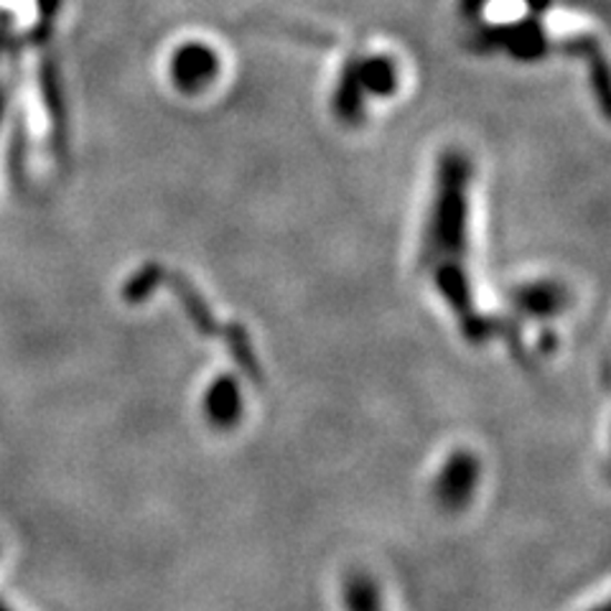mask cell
Here are the masks:
<instances>
[{
    "mask_svg": "<svg viewBox=\"0 0 611 611\" xmlns=\"http://www.w3.org/2000/svg\"><path fill=\"white\" fill-rule=\"evenodd\" d=\"M0 611H13V609H11V607H8L3 599H0Z\"/></svg>",
    "mask_w": 611,
    "mask_h": 611,
    "instance_id": "cell-11",
    "label": "cell"
},
{
    "mask_svg": "<svg viewBox=\"0 0 611 611\" xmlns=\"http://www.w3.org/2000/svg\"><path fill=\"white\" fill-rule=\"evenodd\" d=\"M166 281H169V288L174 291V296L179 304H182V312L184 316L189 318V324L194 326V332L200 334V337H220V329L222 326L217 324V318H214L212 308L206 306L204 296L196 291V286L192 281L186 278V275L182 273H166Z\"/></svg>",
    "mask_w": 611,
    "mask_h": 611,
    "instance_id": "cell-6",
    "label": "cell"
},
{
    "mask_svg": "<svg viewBox=\"0 0 611 611\" xmlns=\"http://www.w3.org/2000/svg\"><path fill=\"white\" fill-rule=\"evenodd\" d=\"M220 337L225 339L230 357L235 359V365L240 369H243V375L247 377V380L253 383L255 387H263L265 385L263 367H261V363H257V355H255L253 342H250V334H247L245 326L243 324L222 326Z\"/></svg>",
    "mask_w": 611,
    "mask_h": 611,
    "instance_id": "cell-7",
    "label": "cell"
},
{
    "mask_svg": "<svg viewBox=\"0 0 611 611\" xmlns=\"http://www.w3.org/2000/svg\"><path fill=\"white\" fill-rule=\"evenodd\" d=\"M166 268H161L159 263H145L143 268H138L131 278H128L125 288H123V298L128 304H141V301H149L153 296V291L163 286L166 281Z\"/></svg>",
    "mask_w": 611,
    "mask_h": 611,
    "instance_id": "cell-10",
    "label": "cell"
},
{
    "mask_svg": "<svg viewBox=\"0 0 611 611\" xmlns=\"http://www.w3.org/2000/svg\"><path fill=\"white\" fill-rule=\"evenodd\" d=\"M471 161L461 151H446L438 159L434 200L420 240V271L467 268Z\"/></svg>",
    "mask_w": 611,
    "mask_h": 611,
    "instance_id": "cell-1",
    "label": "cell"
},
{
    "mask_svg": "<svg viewBox=\"0 0 611 611\" xmlns=\"http://www.w3.org/2000/svg\"><path fill=\"white\" fill-rule=\"evenodd\" d=\"M589 611H609V609H607V604H601V607H597V609H589Z\"/></svg>",
    "mask_w": 611,
    "mask_h": 611,
    "instance_id": "cell-12",
    "label": "cell"
},
{
    "mask_svg": "<svg viewBox=\"0 0 611 611\" xmlns=\"http://www.w3.org/2000/svg\"><path fill=\"white\" fill-rule=\"evenodd\" d=\"M202 416L214 430H235L245 416L243 385L235 375H217L202 395Z\"/></svg>",
    "mask_w": 611,
    "mask_h": 611,
    "instance_id": "cell-4",
    "label": "cell"
},
{
    "mask_svg": "<svg viewBox=\"0 0 611 611\" xmlns=\"http://www.w3.org/2000/svg\"><path fill=\"white\" fill-rule=\"evenodd\" d=\"M481 481V461L471 449H456L446 456L434 479V499L444 512L459 515L475 502Z\"/></svg>",
    "mask_w": 611,
    "mask_h": 611,
    "instance_id": "cell-2",
    "label": "cell"
},
{
    "mask_svg": "<svg viewBox=\"0 0 611 611\" xmlns=\"http://www.w3.org/2000/svg\"><path fill=\"white\" fill-rule=\"evenodd\" d=\"M344 611H385L383 593L367 571H349L342 579Z\"/></svg>",
    "mask_w": 611,
    "mask_h": 611,
    "instance_id": "cell-8",
    "label": "cell"
},
{
    "mask_svg": "<svg viewBox=\"0 0 611 611\" xmlns=\"http://www.w3.org/2000/svg\"><path fill=\"white\" fill-rule=\"evenodd\" d=\"M220 72V59L210 47L186 44L176 49L171 59V77H174L176 88L184 92H200L210 84Z\"/></svg>",
    "mask_w": 611,
    "mask_h": 611,
    "instance_id": "cell-5",
    "label": "cell"
},
{
    "mask_svg": "<svg viewBox=\"0 0 611 611\" xmlns=\"http://www.w3.org/2000/svg\"><path fill=\"white\" fill-rule=\"evenodd\" d=\"M510 308L522 318L532 322H548V318L561 316L571 306V288L563 281L538 278L528 283H518L507 294Z\"/></svg>",
    "mask_w": 611,
    "mask_h": 611,
    "instance_id": "cell-3",
    "label": "cell"
},
{
    "mask_svg": "<svg viewBox=\"0 0 611 611\" xmlns=\"http://www.w3.org/2000/svg\"><path fill=\"white\" fill-rule=\"evenodd\" d=\"M355 69H357V80L363 84L365 92L393 94L395 88H398V74H395L393 59L373 57V59H365V64Z\"/></svg>",
    "mask_w": 611,
    "mask_h": 611,
    "instance_id": "cell-9",
    "label": "cell"
}]
</instances>
